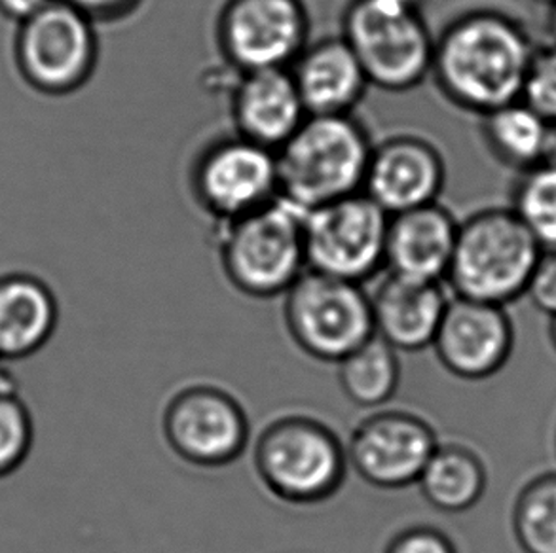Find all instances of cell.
<instances>
[{
	"label": "cell",
	"instance_id": "7c38bea8",
	"mask_svg": "<svg viewBox=\"0 0 556 553\" xmlns=\"http://www.w3.org/2000/svg\"><path fill=\"white\" fill-rule=\"evenodd\" d=\"M190 190L217 222L261 209L279 197L276 150L238 133L215 139L195 156Z\"/></svg>",
	"mask_w": 556,
	"mask_h": 553
},
{
	"label": "cell",
	"instance_id": "8992f818",
	"mask_svg": "<svg viewBox=\"0 0 556 553\" xmlns=\"http://www.w3.org/2000/svg\"><path fill=\"white\" fill-rule=\"evenodd\" d=\"M340 35L375 88L401 93L431 75L435 33L426 20V0H348Z\"/></svg>",
	"mask_w": 556,
	"mask_h": 553
},
{
	"label": "cell",
	"instance_id": "8fae6325",
	"mask_svg": "<svg viewBox=\"0 0 556 553\" xmlns=\"http://www.w3.org/2000/svg\"><path fill=\"white\" fill-rule=\"evenodd\" d=\"M309 27L304 0H223L215 40L233 73L289 68L308 44Z\"/></svg>",
	"mask_w": 556,
	"mask_h": 553
},
{
	"label": "cell",
	"instance_id": "4316f807",
	"mask_svg": "<svg viewBox=\"0 0 556 553\" xmlns=\"http://www.w3.org/2000/svg\"><path fill=\"white\" fill-rule=\"evenodd\" d=\"M520 99L543 120L556 121V44L535 50Z\"/></svg>",
	"mask_w": 556,
	"mask_h": 553
},
{
	"label": "cell",
	"instance_id": "603a6c76",
	"mask_svg": "<svg viewBox=\"0 0 556 553\" xmlns=\"http://www.w3.org/2000/svg\"><path fill=\"white\" fill-rule=\"evenodd\" d=\"M482 139L490 152L517 169H532L542 162L549 121L543 120L522 99L482 114Z\"/></svg>",
	"mask_w": 556,
	"mask_h": 553
},
{
	"label": "cell",
	"instance_id": "e575fe53",
	"mask_svg": "<svg viewBox=\"0 0 556 553\" xmlns=\"http://www.w3.org/2000/svg\"><path fill=\"white\" fill-rule=\"evenodd\" d=\"M535 2H542V4H549V7H555L556 0H535Z\"/></svg>",
	"mask_w": 556,
	"mask_h": 553
},
{
	"label": "cell",
	"instance_id": "ffe728a7",
	"mask_svg": "<svg viewBox=\"0 0 556 553\" xmlns=\"http://www.w3.org/2000/svg\"><path fill=\"white\" fill-rule=\"evenodd\" d=\"M60 306L52 288L30 273L0 275V360L37 355L58 329Z\"/></svg>",
	"mask_w": 556,
	"mask_h": 553
},
{
	"label": "cell",
	"instance_id": "6da1fadb",
	"mask_svg": "<svg viewBox=\"0 0 556 553\" xmlns=\"http://www.w3.org/2000/svg\"><path fill=\"white\" fill-rule=\"evenodd\" d=\"M534 52L511 15L475 8L437 33L429 76L452 105L482 116L522 98Z\"/></svg>",
	"mask_w": 556,
	"mask_h": 553
},
{
	"label": "cell",
	"instance_id": "4fadbf2b",
	"mask_svg": "<svg viewBox=\"0 0 556 553\" xmlns=\"http://www.w3.org/2000/svg\"><path fill=\"white\" fill-rule=\"evenodd\" d=\"M439 443L435 428L420 413L378 408L350 434L348 464L376 489H405L418 481Z\"/></svg>",
	"mask_w": 556,
	"mask_h": 553
},
{
	"label": "cell",
	"instance_id": "30bf717a",
	"mask_svg": "<svg viewBox=\"0 0 556 553\" xmlns=\"http://www.w3.org/2000/svg\"><path fill=\"white\" fill-rule=\"evenodd\" d=\"M390 215L365 192L304 213L306 270L363 284L383 270Z\"/></svg>",
	"mask_w": 556,
	"mask_h": 553
},
{
	"label": "cell",
	"instance_id": "d4e9b609",
	"mask_svg": "<svg viewBox=\"0 0 556 553\" xmlns=\"http://www.w3.org/2000/svg\"><path fill=\"white\" fill-rule=\"evenodd\" d=\"M511 210L543 250H556V169H528L515 188Z\"/></svg>",
	"mask_w": 556,
	"mask_h": 553
},
{
	"label": "cell",
	"instance_id": "1f68e13d",
	"mask_svg": "<svg viewBox=\"0 0 556 553\" xmlns=\"http://www.w3.org/2000/svg\"><path fill=\"white\" fill-rule=\"evenodd\" d=\"M540 165L556 169V121L549 124L547 129V137H545V144H543L542 162Z\"/></svg>",
	"mask_w": 556,
	"mask_h": 553
},
{
	"label": "cell",
	"instance_id": "2e32d148",
	"mask_svg": "<svg viewBox=\"0 0 556 553\" xmlns=\"http://www.w3.org/2000/svg\"><path fill=\"white\" fill-rule=\"evenodd\" d=\"M228 106L233 133L270 150H278L308 116L289 68L233 73Z\"/></svg>",
	"mask_w": 556,
	"mask_h": 553
},
{
	"label": "cell",
	"instance_id": "d6a6232c",
	"mask_svg": "<svg viewBox=\"0 0 556 553\" xmlns=\"http://www.w3.org/2000/svg\"><path fill=\"white\" fill-rule=\"evenodd\" d=\"M551 342H553V347L556 349V317L553 319V322H551Z\"/></svg>",
	"mask_w": 556,
	"mask_h": 553
},
{
	"label": "cell",
	"instance_id": "7a4b0ae2",
	"mask_svg": "<svg viewBox=\"0 0 556 553\" xmlns=\"http://www.w3.org/2000/svg\"><path fill=\"white\" fill-rule=\"evenodd\" d=\"M372 146L355 114H308L276 150L279 197L306 213L363 192Z\"/></svg>",
	"mask_w": 556,
	"mask_h": 553
},
{
	"label": "cell",
	"instance_id": "9c48e42d",
	"mask_svg": "<svg viewBox=\"0 0 556 553\" xmlns=\"http://www.w3.org/2000/svg\"><path fill=\"white\" fill-rule=\"evenodd\" d=\"M162 434L185 463L223 468L245 453L251 423L233 393L217 383L190 382L167 398L162 410Z\"/></svg>",
	"mask_w": 556,
	"mask_h": 553
},
{
	"label": "cell",
	"instance_id": "277c9868",
	"mask_svg": "<svg viewBox=\"0 0 556 553\" xmlns=\"http://www.w3.org/2000/svg\"><path fill=\"white\" fill-rule=\"evenodd\" d=\"M217 255L226 281L243 296H283L306 271L304 210L278 197L243 217L217 222Z\"/></svg>",
	"mask_w": 556,
	"mask_h": 553
},
{
	"label": "cell",
	"instance_id": "d6986e66",
	"mask_svg": "<svg viewBox=\"0 0 556 553\" xmlns=\"http://www.w3.org/2000/svg\"><path fill=\"white\" fill-rule=\"evenodd\" d=\"M370 296L375 334L403 352L428 349L448 306L444 283L383 276Z\"/></svg>",
	"mask_w": 556,
	"mask_h": 553
},
{
	"label": "cell",
	"instance_id": "9a60e30c",
	"mask_svg": "<svg viewBox=\"0 0 556 553\" xmlns=\"http://www.w3.org/2000/svg\"><path fill=\"white\" fill-rule=\"evenodd\" d=\"M446 182L441 150L428 137L395 133L375 142L363 192L388 215L439 202Z\"/></svg>",
	"mask_w": 556,
	"mask_h": 553
},
{
	"label": "cell",
	"instance_id": "44dd1931",
	"mask_svg": "<svg viewBox=\"0 0 556 553\" xmlns=\"http://www.w3.org/2000/svg\"><path fill=\"white\" fill-rule=\"evenodd\" d=\"M428 504L444 514L475 509L489 486L481 455L464 443H439L416 481Z\"/></svg>",
	"mask_w": 556,
	"mask_h": 553
},
{
	"label": "cell",
	"instance_id": "4dcf8cb0",
	"mask_svg": "<svg viewBox=\"0 0 556 553\" xmlns=\"http://www.w3.org/2000/svg\"><path fill=\"white\" fill-rule=\"evenodd\" d=\"M52 0H0V14L4 15L15 25L27 22L29 17L38 14L42 8L48 7Z\"/></svg>",
	"mask_w": 556,
	"mask_h": 553
},
{
	"label": "cell",
	"instance_id": "f546056e",
	"mask_svg": "<svg viewBox=\"0 0 556 553\" xmlns=\"http://www.w3.org/2000/svg\"><path fill=\"white\" fill-rule=\"evenodd\" d=\"M96 23L122 22L139 10L143 0H60Z\"/></svg>",
	"mask_w": 556,
	"mask_h": 553
},
{
	"label": "cell",
	"instance_id": "7402d4cb",
	"mask_svg": "<svg viewBox=\"0 0 556 553\" xmlns=\"http://www.w3.org/2000/svg\"><path fill=\"white\" fill-rule=\"evenodd\" d=\"M340 389L352 404L378 410L395 397L401 383L397 349L372 336L339 362Z\"/></svg>",
	"mask_w": 556,
	"mask_h": 553
},
{
	"label": "cell",
	"instance_id": "5bb4252c",
	"mask_svg": "<svg viewBox=\"0 0 556 553\" xmlns=\"http://www.w3.org/2000/svg\"><path fill=\"white\" fill-rule=\"evenodd\" d=\"M513 345L515 330L505 307L452 296L431 347L452 375L482 382L507 364Z\"/></svg>",
	"mask_w": 556,
	"mask_h": 553
},
{
	"label": "cell",
	"instance_id": "836d02e7",
	"mask_svg": "<svg viewBox=\"0 0 556 553\" xmlns=\"http://www.w3.org/2000/svg\"><path fill=\"white\" fill-rule=\"evenodd\" d=\"M551 25H553V33H555L556 37V4L553 7V17H551Z\"/></svg>",
	"mask_w": 556,
	"mask_h": 553
},
{
	"label": "cell",
	"instance_id": "ac0fdd59",
	"mask_svg": "<svg viewBox=\"0 0 556 553\" xmlns=\"http://www.w3.org/2000/svg\"><path fill=\"white\" fill-rule=\"evenodd\" d=\"M458 224L439 202L390 215L383 270L414 281L444 283Z\"/></svg>",
	"mask_w": 556,
	"mask_h": 553
},
{
	"label": "cell",
	"instance_id": "ba28073f",
	"mask_svg": "<svg viewBox=\"0 0 556 553\" xmlns=\"http://www.w3.org/2000/svg\"><path fill=\"white\" fill-rule=\"evenodd\" d=\"M98 60L96 23L60 0L15 30V68L23 82L42 95L61 98L80 90L90 82Z\"/></svg>",
	"mask_w": 556,
	"mask_h": 553
},
{
	"label": "cell",
	"instance_id": "52a82bcc",
	"mask_svg": "<svg viewBox=\"0 0 556 553\" xmlns=\"http://www.w3.org/2000/svg\"><path fill=\"white\" fill-rule=\"evenodd\" d=\"M281 298L287 334L314 360L339 364L375 336L363 284L306 270Z\"/></svg>",
	"mask_w": 556,
	"mask_h": 553
},
{
	"label": "cell",
	"instance_id": "484cf974",
	"mask_svg": "<svg viewBox=\"0 0 556 553\" xmlns=\"http://www.w3.org/2000/svg\"><path fill=\"white\" fill-rule=\"evenodd\" d=\"M35 441V425L29 408L0 370V479L12 476L27 461Z\"/></svg>",
	"mask_w": 556,
	"mask_h": 553
},
{
	"label": "cell",
	"instance_id": "f1b7e54d",
	"mask_svg": "<svg viewBox=\"0 0 556 553\" xmlns=\"http://www.w3.org/2000/svg\"><path fill=\"white\" fill-rule=\"evenodd\" d=\"M528 299L535 309L556 317V250H543L527 284Z\"/></svg>",
	"mask_w": 556,
	"mask_h": 553
},
{
	"label": "cell",
	"instance_id": "5b68a950",
	"mask_svg": "<svg viewBox=\"0 0 556 553\" xmlns=\"http://www.w3.org/2000/svg\"><path fill=\"white\" fill-rule=\"evenodd\" d=\"M543 248L511 209H484L458 224L444 276L452 296L505 307L525 296Z\"/></svg>",
	"mask_w": 556,
	"mask_h": 553
},
{
	"label": "cell",
	"instance_id": "cb8c5ba5",
	"mask_svg": "<svg viewBox=\"0 0 556 553\" xmlns=\"http://www.w3.org/2000/svg\"><path fill=\"white\" fill-rule=\"evenodd\" d=\"M513 531L525 553H556V472L532 479L513 509Z\"/></svg>",
	"mask_w": 556,
	"mask_h": 553
},
{
	"label": "cell",
	"instance_id": "83f0119b",
	"mask_svg": "<svg viewBox=\"0 0 556 553\" xmlns=\"http://www.w3.org/2000/svg\"><path fill=\"white\" fill-rule=\"evenodd\" d=\"M383 553H458L454 540L435 525H410L391 537Z\"/></svg>",
	"mask_w": 556,
	"mask_h": 553
},
{
	"label": "cell",
	"instance_id": "e0dca14e",
	"mask_svg": "<svg viewBox=\"0 0 556 553\" xmlns=\"http://www.w3.org/2000/svg\"><path fill=\"white\" fill-rule=\"evenodd\" d=\"M289 73L308 114H354L370 88L362 61L340 33L309 38Z\"/></svg>",
	"mask_w": 556,
	"mask_h": 553
},
{
	"label": "cell",
	"instance_id": "3957f363",
	"mask_svg": "<svg viewBox=\"0 0 556 553\" xmlns=\"http://www.w3.org/2000/svg\"><path fill=\"white\" fill-rule=\"evenodd\" d=\"M256 478L281 502L316 506L331 501L346 481V441L312 413L276 415L253 443Z\"/></svg>",
	"mask_w": 556,
	"mask_h": 553
}]
</instances>
